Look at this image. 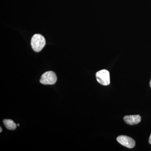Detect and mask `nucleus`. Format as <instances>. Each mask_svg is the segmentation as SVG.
<instances>
[{
  "instance_id": "obj_4",
  "label": "nucleus",
  "mask_w": 151,
  "mask_h": 151,
  "mask_svg": "<svg viewBox=\"0 0 151 151\" xmlns=\"http://www.w3.org/2000/svg\"><path fill=\"white\" fill-rule=\"evenodd\" d=\"M118 142L124 147L129 148H133L135 146L134 140L132 138L127 136H119L117 138Z\"/></svg>"
},
{
  "instance_id": "obj_2",
  "label": "nucleus",
  "mask_w": 151,
  "mask_h": 151,
  "mask_svg": "<svg viewBox=\"0 0 151 151\" xmlns=\"http://www.w3.org/2000/svg\"><path fill=\"white\" fill-rule=\"evenodd\" d=\"M96 77L98 83L103 86H108L110 84V75L109 71L103 69L97 71Z\"/></svg>"
},
{
  "instance_id": "obj_7",
  "label": "nucleus",
  "mask_w": 151,
  "mask_h": 151,
  "mask_svg": "<svg viewBox=\"0 0 151 151\" xmlns=\"http://www.w3.org/2000/svg\"><path fill=\"white\" fill-rule=\"evenodd\" d=\"M149 142L151 145V134L150 136V138H149Z\"/></svg>"
},
{
  "instance_id": "obj_6",
  "label": "nucleus",
  "mask_w": 151,
  "mask_h": 151,
  "mask_svg": "<svg viewBox=\"0 0 151 151\" xmlns=\"http://www.w3.org/2000/svg\"><path fill=\"white\" fill-rule=\"evenodd\" d=\"M3 123L8 129L14 130L17 128V124L12 120L10 119H4L3 121Z\"/></svg>"
},
{
  "instance_id": "obj_8",
  "label": "nucleus",
  "mask_w": 151,
  "mask_h": 151,
  "mask_svg": "<svg viewBox=\"0 0 151 151\" xmlns=\"http://www.w3.org/2000/svg\"><path fill=\"white\" fill-rule=\"evenodd\" d=\"M150 87L151 88V78L150 81Z\"/></svg>"
},
{
  "instance_id": "obj_3",
  "label": "nucleus",
  "mask_w": 151,
  "mask_h": 151,
  "mask_svg": "<svg viewBox=\"0 0 151 151\" xmlns=\"http://www.w3.org/2000/svg\"><path fill=\"white\" fill-rule=\"evenodd\" d=\"M57 78L55 73L52 71H47L41 77L40 82L45 85H52L56 83Z\"/></svg>"
},
{
  "instance_id": "obj_5",
  "label": "nucleus",
  "mask_w": 151,
  "mask_h": 151,
  "mask_svg": "<svg viewBox=\"0 0 151 151\" xmlns=\"http://www.w3.org/2000/svg\"><path fill=\"white\" fill-rule=\"evenodd\" d=\"M124 122L130 125H137L141 121V117L140 115L126 116L124 118Z\"/></svg>"
},
{
  "instance_id": "obj_10",
  "label": "nucleus",
  "mask_w": 151,
  "mask_h": 151,
  "mask_svg": "<svg viewBox=\"0 0 151 151\" xmlns=\"http://www.w3.org/2000/svg\"><path fill=\"white\" fill-rule=\"evenodd\" d=\"M17 126H19V124H17Z\"/></svg>"
},
{
  "instance_id": "obj_9",
  "label": "nucleus",
  "mask_w": 151,
  "mask_h": 151,
  "mask_svg": "<svg viewBox=\"0 0 151 151\" xmlns=\"http://www.w3.org/2000/svg\"><path fill=\"white\" fill-rule=\"evenodd\" d=\"M1 131H0V132H1L2 131V129L1 127Z\"/></svg>"
},
{
  "instance_id": "obj_1",
  "label": "nucleus",
  "mask_w": 151,
  "mask_h": 151,
  "mask_svg": "<svg viewBox=\"0 0 151 151\" xmlns=\"http://www.w3.org/2000/svg\"><path fill=\"white\" fill-rule=\"evenodd\" d=\"M46 42L43 36L37 34L33 36L31 39V45L34 51L39 52L42 50L45 45Z\"/></svg>"
}]
</instances>
